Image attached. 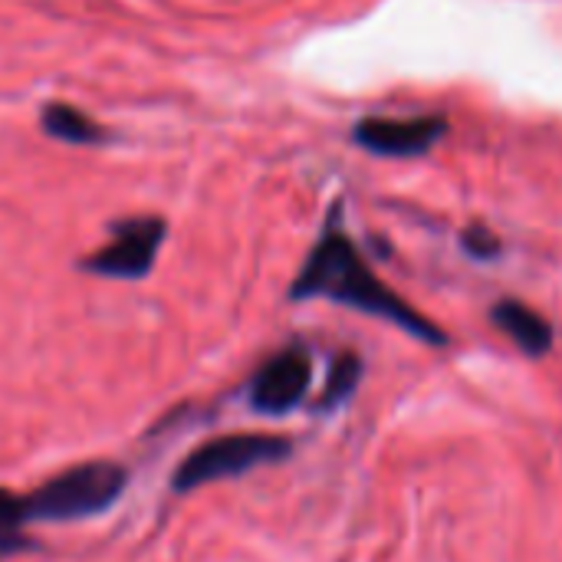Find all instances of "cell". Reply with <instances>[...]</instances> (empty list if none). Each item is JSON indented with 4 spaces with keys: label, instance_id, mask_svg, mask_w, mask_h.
Here are the masks:
<instances>
[{
    "label": "cell",
    "instance_id": "cell-9",
    "mask_svg": "<svg viewBox=\"0 0 562 562\" xmlns=\"http://www.w3.org/2000/svg\"><path fill=\"white\" fill-rule=\"evenodd\" d=\"M359 379H362V359H359L356 352H339V356L333 359L326 389H323V395H319V408H323V412H333V408L346 405V402L356 395Z\"/></svg>",
    "mask_w": 562,
    "mask_h": 562
},
{
    "label": "cell",
    "instance_id": "cell-10",
    "mask_svg": "<svg viewBox=\"0 0 562 562\" xmlns=\"http://www.w3.org/2000/svg\"><path fill=\"white\" fill-rule=\"evenodd\" d=\"M26 527H30L26 501L20 494H10V491L0 487V557L23 553L30 547Z\"/></svg>",
    "mask_w": 562,
    "mask_h": 562
},
{
    "label": "cell",
    "instance_id": "cell-6",
    "mask_svg": "<svg viewBox=\"0 0 562 562\" xmlns=\"http://www.w3.org/2000/svg\"><path fill=\"white\" fill-rule=\"evenodd\" d=\"M448 132V122L441 115L425 119H362L352 128V138L382 158H418L431 151Z\"/></svg>",
    "mask_w": 562,
    "mask_h": 562
},
{
    "label": "cell",
    "instance_id": "cell-5",
    "mask_svg": "<svg viewBox=\"0 0 562 562\" xmlns=\"http://www.w3.org/2000/svg\"><path fill=\"white\" fill-rule=\"evenodd\" d=\"M165 221L161 217H128L112 227V240L89 254L79 267L95 277L109 280H142L151 273L155 257L165 240Z\"/></svg>",
    "mask_w": 562,
    "mask_h": 562
},
{
    "label": "cell",
    "instance_id": "cell-11",
    "mask_svg": "<svg viewBox=\"0 0 562 562\" xmlns=\"http://www.w3.org/2000/svg\"><path fill=\"white\" fill-rule=\"evenodd\" d=\"M461 244H464V250H468L474 260H494V257L501 254V240H497V234H494V231H487V227H481V224L468 227V231L461 234Z\"/></svg>",
    "mask_w": 562,
    "mask_h": 562
},
{
    "label": "cell",
    "instance_id": "cell-1",
    "mask_svg": "<svg viewBox=\"0 0 562 562\" xmlns=\"http://www.w3.org/2000/svg\"><path fill=\"white\" fill-rule=\"evenodd\" d=\"M290 300H296V303L329 300V303L359 310L366 316L385 319V323L398 326L402 333H408L428 346L448 342V336L428 316H422L412 303H405L389 283H382L375 277V270L362 260V254L356 250L349 234L339 227L336 214L323 227L306 263L300 267V273L290 286Z\"/></svg>",
    "mask_w": 562,
    "mask_h": 562
},
{
    "label": "cell",
    "instance_id": "cell-2",
    "mask_svg": "<svg viewBox=\"0 0 562 562\" xmlns=\"http://www.w3.org/2000/svg\"><path fill=\"white\" fill-rule=\"evenodd\" d=\"M128 471L115 461H86L66 468L63 474L43 481L33 494H26L30 524H76L99 517L119 504L125 494Z\"/></svg>",
    "mask_w": 562,
    "mask_h": 562
},
{
    "label": "cell",
    "instance_id": "cell-8",
    "mask_svg": "<svg viewBox=\"0 0 562 562\" xmlns=\"http://www.w3.org/2000/svg\"><path fill=\"white\" fill-rule=\"evenodd\" d=\"M40 125L46 135L69 142V145H102L105 142V128L95 125L82 109H72L66 102H46L40 112Z\"/></svg>",
    "mask_w": 562,
    "mask_h": 562
},
{
    "label": "cell",
    "instance_id": "cell-4",
    "mask_svg": "<svg viewBox=\"0 0 562 562\" xmlns=\"http://www.w3.org/2000/svg\"><path fill=\"white\" fill-rule=\"evenodd\" d=\"M313 382V356L306 346L293 342L260 362V369L247 382V405L257 415H290L303 405Z\"/></svg>",
    "mask_w": 562,
    "mask_h": 562
},
{
    "label": "cell",
    "instance_id": "cell-7",
    "mask_svg": "<svg viewBox=\"0 0 562 562\" xmlns=\"http://www.w3.org/2000/svg\"><path fill=\"white\" fill-rule=\"evenodd\" d=\"M491 319L494 326L514 339V346L533 359L547 356L553 349V326L530 306H524L520 300H501L494 310H491Z\"/></svg>",
    "mask_w": 562,
    "mask_h": 562
},
{
    "label": "cell",
    "instance_id": "cell-3",
    "mask_svg": "<svg viewBox=\"0 0 562 562\" xmlns=\"http://www.w3.org/2000/svg\"><path fill=\"white\" fill-rule=\"evenodd\" d=\"M293 454V441L280 435H260V431H240V435H221L204 445H198L171 474V494H194L198 487L244 477L257 468L283 464Z\"/></svg>",
    "mask_w": 562,
    "mask_h": 562
}]
</instances>
